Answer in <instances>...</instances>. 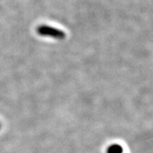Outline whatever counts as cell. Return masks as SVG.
<instances>
[{
    "instance_id": "cell-1",
    "label": "cell",
    "mask_w": 153,
    "mask_h": 153,
    "mask_svg": "<svg viewBox=\"0 0 153 153\" xmlns=\"http://www.w3.org/2000/svg\"><path fill=\"white\" fill-rule=\"evenodd\" d=\"M37 33L41 36H47L56 39H64L66 37V33L60 29L49 27V26H40L37 28Z\"/></svg>"
},
{
    "instance_id": "cell-2",
    "label": "cell",
    "mask_w": 153,
    "mask_h": 153,
    "mask_svg": "<svg viewBox=\"0 0 153 153\" xmlns=\"http://www.w3.org/2000/svg\"><path fill=\"white\" fill-rule=\"evenodd\" d=\"M107 153H123V148L120 145L114 144L110 146V147L107 149Z\"/></svg>"
}]
</instances>
